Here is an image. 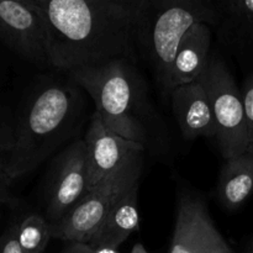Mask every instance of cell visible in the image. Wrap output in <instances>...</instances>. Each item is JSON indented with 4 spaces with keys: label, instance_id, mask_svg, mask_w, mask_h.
Listing matches in <instances>:
<instances>
[{
    "label": "cell",
    "instance_id": "1",
    "mask_svg": "<svg viewBox=\"0 0 253 253\" xmlns=\"http://www.w3.org/2000/svg\"><path fill=\"white\" fill-rule=\"evenodd\" d=\"M48 35L49 66L71 72L116 58L136 61L130 17L105 0H39Z\"/></svg>",
    "mask_w": 253,
    "mask_h": 253
},
{
    "label": "cell",
    "instance_id": "2",
    "mask_svg": "<svg viewBox=\"0 0 253 253\" xmlns=\"http://www.w3.org/2000/svg\"><path fill=\"white\" fill-rule=\"evenodd\" d=\"M77 86L73 81L69 84L52 81L34 91L2 166L9 182L36 169L69 138L81 113Z\"/></svg>",
    "mask_w": 253,
    "mask_h": 253
},
{
    "label": "cell",
    "instance_id": "3",
    "mask_svg": "<svg viewBox=\"0 0 253 253\" xmlns=\"http://www.w3.org/2000/svg\"><path fill=\"white\" fill-rule=\"evenodd\" d=\"M135 62L116 58L68 72L93 100L104 125L121 137L147 147V101Z\"/></svg>",
    "mask_w": 253,
    "mask_h": 253
},
{
    "label": "cell",
    "instance_id": "4",
    "mask_svg": "<svg viewBox=\"0 0 253 253\" xmlns=\"http://www.w3.org/2000/svg\"><path fill=\"white\" fill-rule=\"evenodd\" d=\"M217 19L216 9L204 0H143L133 22L136 46L163 90L180 40L197 24L211 25Z\"/></svg>",
    "mask_w": 253,
    "mask_h": 253
},
{
    "label": "cell",
    "instance_id": "5",
    "mask_svg": "<svg viewBox=\"0 0 253 253\" xmlns=\"http://www.w3.org/2000/svg\"><path fill=\"white\" fill-rule=\"evenodd\" d=\"M199 81L209 96L216 126L215 138L222 158L229 160L245 152L251 142L241 89L219 54H210Z\"/></svg>",
    "mask_w": 253,
    "mask_h": 253
},
{
    "label": "cell",
    "instance_id": "6",
    "mask_svg": "<svg viewBox=\"0 0 253 253\" xmlns=\"http://www.w3.org/2000/svg\"><path fill=\"white\" fill-rule=\"evenodd\" d=\"M142 163L88 192V194L61 220L49 224L52 239L89 244L114 205L140 179Z\"/></svg>",
    "mask_w": 253,
    "mask_h": 253
},
{
    "label": "cell",
    "instance_id": "7",
    "mask_svg": "<svg viewBox=\"0 0 253 253\" xmlns=\"http://www.w3.org/2000/svg\"><path fill=\"white\" fill-rule=\"evenodd\" d=\"M83 140L86 147L88 192L142 163L145 146L126 140L109 130L96 111L90 116Z\"/></svg>",
    "mask_w": 253,
    "mask_h": 253
},
{
    "label": "cell",
    "instance_id": "8",
    "mask_svg": "<svg viewBox=\"0 0 253 253\" xmlns=\"http://www.w3.org/2000/svg\"><path fill=\"white\" fill-rule=\"evenodd\" d=\"M169 253H234L211 219L200 195L180 190Z\"/></svg>",
    "mask_w": 253,
    "mask_h": 253
},
{
    "label": "cell",
    "instance_id": "9",
    "mask_svg": "<svg viewBox=\"0 0 253 253\" xmlns=\"http://www.w3.org/2000/svg\"><path fill=\"white\" fill-rule=\"evenodd\" d=\"M88 194L86 147L83 138L67 146L51 166L46 189V219L61 220Z\"/></svg>",
    "mask_w": 253,
    "mask_h": 253
},
{
    "label": "cell",
    "instance_id": "10",
    "mask_svg": "<svg viewBox=\"0 0 253 253\" xmlns=\"http://www.w3.org/2000/svg\"><path fill=\"white\" fill-rule=\"evenodd\" d=\"M0 39L36 66H49L46 22L36 5L0 0Z\"/></svg>",
    "mask_w": 253,
    "mask_h": 253
},
{
    "label": "cell",
    "instance_id": "11",
    "mask_svg": "<svg viewBox=\"0 0 253 253\" xmlns=\"http://www.w3.org/2000/svg\"><path fill=\"white\" fill-rule=\"evenodd\" d=\"M169 94L173 115L185 141L216 137L209 96L199 79L177 86Z\"/></svg>",
    "mask_w": 253,
    "mask_h": 253
},
{
    "label": "cell",
    "instance_id": "12",
    "mask_svg": "<svg viewBox=\"0 0 253 253\" xmlns=\"http://www.w3.org/2000/svg\"><path fill=\"white\" fill-rule=\"evenodd\" d=\"M211 27L200 22L193 26L180 40L170 68L167 93L177 86L199 79L210 58Z\"/></svg>",
    "mask_w": 253,
    "mask_h": 253
},
{
    "label": "cell",
    "instance_id": "13",
    "mask_svg": "<svg viewBox=\"0 0 253 253\" xmlns=\"http://www.w3.org/2000/svg\"><path fill=\"white\" fill-rule=\"evenodd\" d=\"M138 183L127 190L114 205L101 226L89 242L91 249H115L123 245L131 234L140 229Z\"/></svg>",
    "mask_w": 253,
    "mask_h": 253
},
{
    "label": "cell",
    "instance_id": "14",
    "mask_svg": "<svg viewBox=\"0 0 253 253\" xmlns=\"http://www.w3.org/2000/svg\"><path fill=\"white\" fill-rule=\"evenodd\" d=\"M217 199L227 210H236L253 193V145L225 160L216 185Z\"/></svg>",
    "mask_w": 253,
    "mask_h": 253
},
{
    "label": "cell",
    "instance_id": "15",
    "mask_svg": "<svg viewBox=\"0 0 253 253\" xmlns=\"http://www.w3.org/2000/svg\"><path fill=\"white\" fill-rule=\"evenodd\" d=\"M219 17L237 39L253 43V0H216Z\"/></svg>",
    "mask_w": 253,
    "mask_h": 253
},
{
    "label": "cell",
    "instance_id": "16",
    "mask_svg": "<svg viewBox=\"0 0 253 253\" xmlns=\"http://www.w3.org/2000/svg\"><path fill=\"white\" fill-rule=\"evenodd\" d=\"M51 239L49 222L42 215H29L17 226V241L24 253H43Z\"/></svg>",
    "mask_w": 253,
    "mask_h": 253
},
{
    "label": "cell",
    "instance_id": "17",
    "mask_svg": "<svg viewBox=\"0 0 253 253\" xmlns=\"http://www.w3.org/2000/svg\"><path fill=\"white\" fill-rule=\"evenodd\" d=\"M241 95L244 100L245 113H246L250 142L253 145V73L245 79L241 88Z\"/></svg>",
    "mask_w": 253,
    "mask_h": 253
},
{
    "label": "cell",
    "instance_id": "18",
    "mask_svg": "<svg viewBox=\"0 0 253 253\" xmlns=\"http://www.w3.org/2000/svg\"><path fill=\"white\" fill-rule=\"evenodd\" d=\"M111 6L116 7L118 10L123 11L131 19L132 24L135 22L141 6L143 4V0H105Z\"/></svg>",
    "mask_w": 253,
    "mask_h": 253
},
{
    "label": "cell",
    "instance_id": "19",
    "mask_svg": "<svg viewBox=\"0 0 253 253\" xmlns=\"http://www.w3.org/2000/svg\"><path fill=\"white\" fill-rule=\"evenodd\" d=\"M0 253H24L17 241V226H12L0 237Z\"/></svg>",
    "mask_w": 253,
    "mask_h": 253
},
{
    "label": "cell",
    "instance_id": "20",
    "mask_svg": "<svg viewBox=\"0 0 253 253\" xmlns=\"http://www.w3.org/2000/svg\"><path fill=\"white\" fill-rule=\"evenodd\" d=\"M63 253H94V250L88 244L68 242Z\"/></svg>",
    "mask_w": 253,
    "mask_h": 253
},
{
    "label": "cell",
    "instance_id": "21",
    "mask_svg": "<svg viewBox=\"0 0 253 253\" xmlns=\"http://www.w3.org/2000/svg\"><path fill=\"white\" fill-rule=\"evenodd\" d=\"M9 183V179L6 178L4 173V168L0 167V202H5L7 200V193H6V184Z\"/></svg>",
    "mask_w": 253,
    "mask_h": 253
},
{
    "label": "cell",
    "instance_id": "22",
    "mask_svg": "<svg viewBox=\"0 0 253 253\" xmlns=\"http://www.w3.org/2000/svg\"><path fill=\"white\" fill-rule=\"evenodd\" d=\"M130 253H150V252L145 249V246H143L142 244L137 242V244L133 245L132 250H131Z\"/></svg>",
    "mask_w": 253,
    "mask_h": 253
},
{
    "label": "cell",
    "instance_id": "23",
    "mask_svg": "<svg viewBox=\"0 0 253 253\" xmlns=\"http://www.w3.org/2000/svg\"><path fill=\"white\" fill-rule=\"evenodd\" d=\"M94 253H119L118 250L108 249V247H101V249H93Z\"/></svg>",
    "mask_w": 253,
    "mask_h": 253
},
{
    "label": "cell",
    "instance_id": "24",
    "mask_svg": "<svg viewBox=\"0 0 253 253\" xmlns=\"http://www.w3.org/2000/svg\"><path fill=\"white\" fill-rule=\"evenodd\" d=\"M25 1L30 2V4H32V5H36L37 6V2H39V0H25Z\"/></svg>",
    "mask_w": 253,
    "mask_h": 253
},
{
    "label": "cell",
    "instance_id": "25",
    "mask_svg": "<svg viewBox=\"0 0 253 253\" xmlns=\"http://www.w3.org/2000/svg\"><path fill=\"white\" fill-rule=\"evenodd\" d=\"M249 253H253V245H252V247H251V250H250V252Z\"/></svg>",
    "mask_w": 253,
    "mask_h": 253
}]
</instances>
